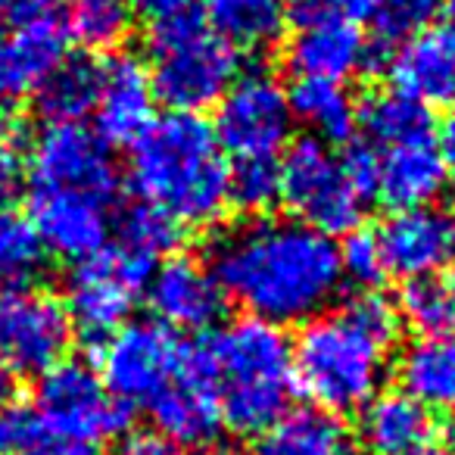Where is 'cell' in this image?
Returning a JSON list of instances; mask_svg holds the SVG:
<instances>
[{
  "label": "cell",
  "mask_w": 455,
  "mask_h": 455,
  "mask_svg": "<svg viewBox=\"0 0 455 455\" xmlns=\"http://www.w3.org/2000/svg\"><path fill=\"white\" fill-rule=\"evenodd\" d=\"M221 297L268 324H306L328 312L343 284L337 243L297 219H250L209 247Z\"/></svg>",
  "instance_id": "1"
},
{
  "label": "cell",
  "mask_w": 455,
  "mask_h": 455,
  "mask_svg": "<svg viewBox=\"0 0 455 455\" xmlns=\"http://www.w3.org/2000/svg\"><path fill=\"white\" fill-rule=\"evenodd\" d=\"M399 312L387 297L362 291L303 324L293 343V380L331 415L362 411L380 393Z\"/></svg>",
  "instance_id": "2"
},
{
  "label": "cell",
  "mask_w": 455,
  "mask_h": 455,
  "mask_svg": "<svg viewBox=\"0 0 455 455\" xmlns=\"http://www.w3.org/2000/svg\"><path fill=\"white\" fill-rule=\"evenodd\" d=\"M228 172L212 125L194 113H165L132 140L128 181L134 194L178 228H206L225 215Z\"/></svg>",
  "instance_id": "3"
},
{
  "label": "cell",
  "mask_w": 455,
  "mask_h": 455,
  "mask_svg": "<svg viewBox=\"0 0 455 455\" xmlns=\"http://www.w3.org/2000/svg\"><path fill=\"white\" fill-rule=\"evenodd\" d=\"M194 371L209 387L221 424L243 436H259L291 409L293 343L278 324L235 318L190 347Z\"/></svg>",
  "instance_id": "4"
},
{
  "label": "cell",
  "mask_w": 455,
  "mask_h": 455,
  "mask_svg": "<svg viewBox=\"0 0 455 455\" xmlns=\"http://www.w3.org/2000/svg\"><path fill=\"white\" fill-rule=\"evenodd\" d=\"M147 53L153 94L169 107V113L200 116V109L215 107L241 76L237 47L194 13L156 22L147 38Z\"/></svg>",
  "instance_id": "5"
},
{
  "label": "cell",
  "mask_w": 455,
  "mask_h": 455,
  "mask_svg": "<svg viewBox=\"0 0 455 455\" xmlns=\"http://www.w3.org/2000/svg\"><path fill=\"white\" fill-rule=\"evenodd\" d=\"M278 200L297 215V221L322 231L324 237L334 241V235H349L359 228L368 196L349 178L340 153L324 140L299 138L287 144L284 156L278 159Z\"/></svg>",
  "instance_id": "6"
},
{
  "label": "cell",
  "mask_w": 455,
  "mask_h": 455,
  "mask_svg": "<svg viewBox=\"0 0 455 455\" xmlns=\"http://www.w3.org/2000/svg\"><path fill=\"white\" fill-rule=\"evenodd\" d=\"M100 380L122 409H150L190 365V347L159 322H128L100 340Z\"/></svg>",
  "instance_id": "7"
},
{
  "label": "cell",
  "mask_w": 455,
  "mask_h": 455,
  "mask_svg": "<svg viewBox=\"0 0 455 455\" xmlns=\"http://www.w3.org/2000/svg\"><path fill=\"white\" fill-rule=\"evenodd\" d=\"M153 268L156 262L122 243H107L97 256L78 262L69 275L63 303L72 328L88 340H107L113 331L128 324L134 303L150 284Z\"/></svg>",
  "instance_id": "8"
},
{
  "label": "cell",
  "mask_w": 455,
  "mask_h": 455,
  "mask_svg": "<svg viewBox=\"0 0 455 455\" xmlns=\"http://www.w3.org/2000/svg\"><path fill=\"white\" fill-rule=\"evenodd\" d=\"M32 415L44 434L100 446L103 440L125 427L128 409H122L109 396L94 368H88L84 362L63 359L38 378Z\"/></svg>",
  "instance_id": "9"
},
{
  "label": "cell",
  "mask_w": 455,
  "mask_h": 455,
  "mask_svg": "<svg viewBox=\"0 0 455 455\" xmlns=\"http://www.w3.org/2000/svg\"><path fill=\"white\" fill-rule=\"evenodd\" d=\"M212 132L235 159H278L293 134L284 84L266 69L241 72L215 103Z\"/></svg>",
  "instance_id": "10"
},
{
  "label": "cell",
  "mask_w": 455,
  "mask_h": 455,
  "mask_svg": "<svg viewBox=\"0 0 455 455\" xmlns=\"http://www.w3.org/2000/svg\"><path fill=\"white\" fill-rule=\"evenodd\" d=\"M72 322L63 303L51 293L16 291L0 293V355L16 374H44L66 359Z\"/></svg>",
  "instance_id": "11"
},
{
  "label": "cell",
  "mask_w": 455,
  "mask_h": 455,
  "mask_svg": "<svg viewBox=\"0 0 455 455\" xmlns=\"http://www.w3.org/2000/svg\"><path fill=\"white\" fill-rule=\"evenodd\" d=\"M32 178L35 190H82V194L109 196L116 194V172L109 144L82 122L47 125L32 144Z\"/></svg>",
  "instance_id": "12"
},
{
  "label": "cell",
  "mask_w": 455,
  "mask_h": 455,
  "mask_svg": "<svg viewBox=\"0 0 455 455\" xmlns=\"http://www.w3.org/2000/svg\"><path fill=\"white\" fill-rule=\"evenodd\" d=\"M387 275L415 281L449 272L455 262V212L443 206H415L393 212L374 231Z\"/></svg>",
  "instance_id": "13"
},
{
  "label": "cell",
  "mask_w": 455,
  "mask_h": 455,
  "mask_svg": "<svg viewBox=\"0 0 455 455\" xmlns=\"http://www.w3.org/2000/svg\"><path fill=\"white\" fill-rule=\"evenodd\" d=\"M109 200L82 190H35L28 221L41 247L66 262H84L109 241Z\"/></svg>",
  "instance_id": "14"
},
{
  "label": "cell",
  "mask_w": 455,
  "mask_h": 455,
  "mask_svg": "<svg viewBox=\"0 0 455 455\" xmlns=\"http://www.w3.org/2000/svg\"><path fill=\"white\" fill-rule=\"evenodd\" d=\"M384 41H368L359 26L343 20L297 22L287 41V63L297 78H324L343 84L384 57Z\"/></svg>",
  "instance_id": "15"
},
{
  "label": "cell",
  "mask_w": 455,
  "mask_h": 455,
  "mask_svg": "<svg viewBox=\"0 0 455 455\" xmlns=\"http://www.w3.org/2000/svg\"><path fill=\"white\" fill-rule=\"evenodd\" d=\"M147 299L159 324L169 331H206L221 318L225 297L206 262L190 256H169L159 262L147 284Z\"/></svg>",
  "instance_id": "16"
},
{
  "label": "cell",
  "mask_w": 455,
  "mask_h": 455,
  "mask_svg": "<svg viewBox=\"0 0 455 455\" xmlns=\"http://www.w3.org/2000/svg\"><path fill=\"white\" fill-rule=\"evenodd\" d=\"M153 84L140 60L116 53L100 63L94 122L103 144H132L153 122Z\"/></svg>",
  "instance_id": "17"
},
{
  "label": "cell",
  "mask_w": 455,
  "mask_h": 455,
  "mask_svg": "<svg viewBox=\"0 0 455 455\" xmlns=\"http://www.w3.org/2000/svg\"><path fill=\"white\" fill-rule=\"evenodd\" d=\"M443 188H446V169L440 163L434 138L374 150V196L393 212L430 206L443 194Z\"/></svg>",
  "instance_id": "18"
},
{
  "label": "cell",
  "mask_w": 455,
  "mask_h": 455,
  "mask_svg": "<svg viewBox=\"0 0 455 455\" xmlns=\"http://www.w3.org/2000/svg\"><path fill=\"white\" fill-rule=\"evenodd\" d=\"M390 60L393 91L418 103H455V32L421 28L409 35Z\"/></svg>",
  "instance_id": "19"
},
{
  "label": "cell",
  "mask_w": 455,
  "mask_h": 455,
  "mask_svg": "<svg viewBox=\"0 0 455 455\" xmlns=\"http://www.w3.org/2000/svg\"><path fill=\"white\" fill-rule=\"evenodd\" d=\"M69 35L51 16L16 22L0 38V100H20L35 94L47 76L66 60Z\"/></svg>",
  "instance_id": "20"
},
{
  "label": "cell",
  "mask_w": 455,
  "mask_h": 455,
  "mask_svg": "<svg viewBox=\"0 0 455 455\" xmlns=\"http://www.w3.org/2000/svg\"><path fill=\"white\" fill-rule=\"evenodd\" d=\"M359 440L368 455H418L434 440V418L409 393H378L359 411Z\"/></svg>",
  "instance_id": "21"
},
{
  "label": "cell",
  "mask_w": 455,
  "mask_h": 455,
  "mask_svg": "<svg viewBox=\"0 0 455 455\" xmlns=\"http://www.w3.org/2000/svg\"><path fill=\"white\" fill-rule=\"evenodd\" d=\"M150 418L156 424V434L169 436L172 443L184 449L209 446L219 436L221 415L215 405L209 387L200 380V374L194 371V359H190L188 371L150 405Z\"/></svg>",
  "instance_id": "22"
},
{
  "label": "cell",
  "mask_w": 455,
  "mask_h": 455,
  "mask_svg": "<svg viewBox=\"0 0 455 455\" xmlns=\"http://www.w3.org/2000/svg\"><path fill=\"white\" fill-rule=\"evenodd\" d=\"M396 378L403 393L427 411H455V334L411 340L396 362Z\"/></svg>",
  "instance_id": "23"
},
{
  "label": "cell",
  "mask_w": 455,
  "mask_h": 455,
  "mask_svg": "<svg viewBox=\"0 0 455 455\" xmlns=\"http://www.w3.org/2000/svg\"><path fill=\"white\" fill-rule=\"evenodd\" d=\"M349 434L343 421L315 405L287 409L253 443V455H347Z\"/></svg>",
  "instance_id": "24"
},
{
  "label": "cell",
  "mask_w": 455,
  "mask_h": 455,
  "mask_svg": "<svg viewBox=\"0 0 455 455\" xmlns=\"http://www.w3.org/2000/svg\"><path fill=\"white\" fill-rule=\"evenodd\" d=\"M206 22L237 51H266L281 38L291 0H203Z\"/></svg>",
  "instance_id": "25"
},
{
  "label": "cell",
  "mask_w": 455,
  "mask_h": 455,
  "mask_svg": "<svg viewBox=\"0 0 455 455\" xmlns=\"http://www.w3.org/2000/svg\"><path fill=\"white\" fill-rule=\"evenodd\" d=\"M293 122L309 128L315 140H347L355 128V109L353 97L343 84L324 82V78H297L293 88L287 91Z\"/></svg>",
  "instance_id": "26"
},
{
  "label": "cell",
  "mask_w": 455,
  "mask_h": 455,
  "mask_svg": "<svg viewBox=\"0 0 455 455\" xmlns=\"http://www.w3.org/2000/svg\"><path fill=\"white\" fill-rule=\"evenodd\" d=\"M97 88H100V63L88 57H66L35 91V109L47 125L82 122L94 113Z\"/></svg>",
  "instance_id": "27"
},
{
  "label": "cell",
  "mask_w": 455,
  "mask_h": 455,
  "mask_svg": "<svg viewBox=\"0 0 455 455\" xmlns=\"http://www.w3.org/2000/svg\"><path fill=\"white\" fill-rule=\"evenodd\" d=\"M355 125H362L365 144L374 150L418 138H434L430 109L399 91H380V94L368 97L365 107L355 116Z\"/></svg>",
  "instance_id": "28"
},
{
  "label": "cell",
  "mask_w": 455,
  "mask_h": 455,
  "mask_svg": "<svg viewBox=\"0 0 455 455\" xmlns=\"http://www.w3.org/2000/svg\"><path fill=\"white\" fill-rule=\"evenodd\" d=\"M396 312L418 337L455 334V275L443 272L409 281Z\"/></svg>",
  "instance_id": "29"
},
{
  "label": "cell",
  "mask_w": 455,
  "mask_h": 455,
  "mask_svg": "<svg viewBox=\"0 0 455 455\" xmlns=\"http://www.w3.org/2000/svg\"><path fill=\"white\" fill-rule=\"evenodd\" d=\"M128 0H66V35L88 51H113L132 32Z\"/></svg>",
  "instance_id": "30"
},
{
  "label": "cell",
  "mask_w": 455,
  "mask_h": 455,
  "mask_svg": "<svg viewBox=\"0 0 455 455\" xmlns=\"http://www.w3.org/2000/svg\"><path fill=\"white\" fill-rule=\"evenodd\" d=\"M41 262H44V247L32 221L16 209L0 206V281L22 284L38 275Z\"/></svg>",
  "instance_id": "31"
},
{
  "label": "cell",
  "mask_w": 455,
  "mask_h": 455,
  "mask_svg": "<svg viewBox=\"0 0 455 455\" xmlns=\"http://www.w3.org/2000/svg\"><path fill=\"white\" fill-rule=\"evenodd\" d=\"M181 237V228L163 215L159 209L147 206V203H138L132 206L119 221V243L134 253L147 256V259L159 262V256L172 253Z\"/></svg>",
  "instance_id": "32"
},
{
  "label": "cell",
  "mask_w": 455,
  "mask_h": 455,
  "mask_svg": "<svg viewBox=\"0 0 455 455\" xmlns=\"http://www.w3.org/2000/svg\"><path fill=\"white\" fill-rule=\"evenodd\" d=\"M228 194L247 212H266L281 196L278 159H237L228 172Z\"/></svg>",
  "instance_id": "33"
},
{
  "label": "cell",
  "mask_w": 455,
  "mask_h": 455,
  "mask_svg": "<svg viewBox=\"0 0 455 455\" xmlns=\"http://www.w3.org/2000/svg\"><path fill=\"white\" fill-rule=\"evenodd\" d=\"M337 259H340V275L349 284L362 287H374L380 278L387 275L384 268V256H380V243L374 231H349L347 241L337 247Z\"/></svg>",
  "instance_id": "34"
},
{
  "label": "cell",
  "mask_w": 455,
  "mask_h": 455,
  "mask_svg": "<svg viewBox=\"0 0 455 455\" xmlns=\"http://www.w3.org/2000/svg\"><path fill=\"white\" fill-rule=\"evenodd\" d=\"M443 10V0H380V38L390 41L399 35H415Z\"/></svg>",
  "instance_id": "35"
},
{
  "label": "cell",
  "mask_w": 455,
  "mask_h": 455,
  "mask_svg": "<svg viewBox=\"0 0 455 455\" xmlns=\"http://www.w3.org/2000/svg\"><path fill=\"white\" fill-rule=\"evenodd\" d=\"M291 13L297 22L343 20L359 26L365 20H378L380 0H291Z\"/></svg>",
  "instance_id": "36"
},
{
  "label": "cell",
  "mask_w": 455,
  "mask_h": 455,
  "mask_svg": "<svg viewBox=\"0 0 455 455\" xmlns=\"http://www.w3.org/2000/svg\"><path fill=\"white\" fill-rule=\"evenodd\" d=\"M26 159L16 147V134H0V206L22 188Z\"/></svg>",
  "instance_id": "37"
},
{
  "label": "cell",
  "mask_w": 455,
  "mask_h": 455,
  "mask_svg": "<svg viewBox=\"0 0 455 455\" xmlns=\"http://www.w3.org/2000/svg\"><path fill=\"white\" fill-rule=\"evenodd\" d=\"M113 455H196L194 449H184L172 443L169 436L156 434V430H138V434L122 436Z\"/></svg>",
  "instance_id": "38"
},
{
  "label": "cell",
  "mask_w": 455,
  "mask_h": 455,
  "mask_svg": "<svg viewBox=\"0 0 455 455\" xmlns=\"http://www.w3.org/2000/svg\"><path fill=\"white\" fill-rule=\"evenodd\" d=\"M20 455H100V446H88V443H72V440H60L51 436L38 427L35 440L26 446V452Z\"/></svg>",
  "instance_id": "39"
},
{
  "label": "cell",
  "mask_w": 455,
  "mask_h": 455,
  "mask_svg": "<svg viewBox=\"0 0 455 455\" xmlns=\"http://www.w3.org/2000/svg\"><path fill=\"white\" fill-rule=\"evenodd\" d=\"M128 4H132L134 16H144L153 26H156V22H169V20H175V16H184L194 10V0H128Z\"/></svg>",
  "instance_id": "40"
},
{
  "label": "cell",
  "mask_w": 455,
  "mask_h": 455,
  "mask_svg": "<svg viewBox=\"0 0 455 455\" xmlns=\"http://www.w3.org/2000/svg\"><path fill=\"white\" fill-rule=\"evenodd\" d=\"M57 0H0V20L10 22H28L47 16V10L53 7Z\"/></svg>",
  "instance_id": "41"
},
{
  "label": "cell",
  "mask_w": 455,
  "mask_h": 455,
  "mask_svg": "<svg viewBox=\"0 0 455 455\" xmlns=\"http://www.w3.org/2000/svg\"><path fill=\"white\" fill-rule=\"evenodd\" d=\"M434 140H436V153H440L443 169H446V178L455 181V116H449V119L443 122V128L434 134Z\"/></svg>",
  "instance_id": "42"
},
{
  "label": "cell",
  "mask_w": 455,
  "mask_h": 455,
  "mask_svg": "<svg viewBox=\"0 0 455 455\" xmlns=\"http://www.w3.org/2000/svg\"><path fill=\"white\" fill-rule=\"evenodd\" d=\"M13 390H16V371L4 362V355H0V405H10Z\"/></svg>",
  "instance_id": "43"
},
{
  "label": "cell",
  "mask_w": 455,
  "mask_h": 455,
  "mask_svg": "<svg viewBox=\"0 0 455 455\" xmlns=\"http://www.w3.org/2000/svg\"><path fill=\"white\" fill-rule=\"evenodd\" d=\"M443 10H446V16H449V22H452V32H455V0H443Z\"/></svg>",
  "instance_id": "44"
},
{
  "label": "cell",
  "mask_w": 455,
  "mask_h": 455,
  "mask_svg": "<svg viewBox=\"0 0 455 455\" xmlns=\"http://www.w3.org/2000/svg\"><path fill=\"white\" fill-rule=\"evenodd\" d=\"M418 455H455V449H443V446H427L424 452H418Z\"/></svg>",
  "instance_id": "45"
},
{
  "label": "cell",
  "mask_w": 455,
  "mask_h": 455,
  "mask_svg": "<svg viewBox=\"0 0 455 455\" xmlns=\"http://www.w3.org/2000/svg\"><path fill=\"white\" fill-rule=\"evenodd\" d=\"M449 436H452V443H455V411H452V424H449Z\"/></svg>",
  "instance_id": "46"
}]
</instances>
